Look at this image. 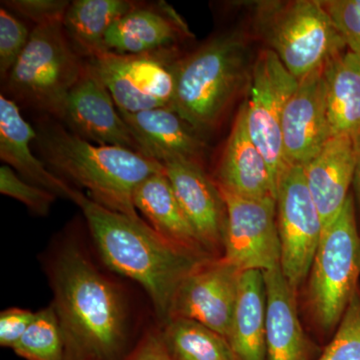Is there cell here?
I'll return each instance as SVG.
<instances>
[{
  "label": "cell",
  "instance_id": "30bf717a",
  "mask_svg": "<svg viewBox=\"0 0 360 360\" xmlns=\"http://www.w3.org/2000/svg\"><path fill=\"white\" fill-rule=\"evenodd\" d=\"M276 221L281 271L298 296L323 231L304 169L300 165L286 168L277 184Z\"/></svg>",
  "mask_w": 360,
  "mask_h": 360
},
{
  "label": "cell",
  "instance_id": "4316f807",
  "mask_svg": "<svg viewBox=\"0 0 360 360\" xmlns=\"http://www.w3.org/2000/svg\"><path fill=\"white\" fill-rule=\"evenodd\" d=\"M13 350L26 360H70L65 333L52 305L35 314Z\"/></svg>",
  "mask_w": 360,
  "mask_h": 360
},
{
  "label": "cell",
  "instance_id": "7a4b0ae2",
  "mask_svg": "<svg viewBox=\"0 0 360 360\" xmlns=\"http://www.w3.org/2000/svg\"><path fill=\"white\" fill-rule=\"evenodd\" d=\"M70 200L82 210L104 264L141 285L161 326L165 323L180 284L207 259L161 238L144 220L108 210L75 187Z\"/></svg>",
  "mask_w": 360,
  "mask_h": 360
},
{
  "label": "cell",
  "instance_id": "6da1fadb",
  "mask_svg": "<svg viewBox=\"0 0 360 360\" xmlns=\"http://www.w3.org/2000/svg\"><path fill=\"white\" fill-rule=\"evenodd\" d=\"M53 304L70 360H120L129 341V307L122 290L84 248L66 243L51 266Z\"/></svg>",
  "mask_w": 360,
  "mask_h": 360
},
{
  "label": "cell",
  "instance_id": "f546056e",
  "mask_svg": "<svg viewBox=\"0 0 360 360\" xmlns=\"http://www.w3.org/2000/svg\"><path fill=\"white\" fill-rule=\"evenodd\" d=\"M30 34L27 26L11 11L0 8V75L6 82L16 61L28 44Z\"/></svg>",
  "mask_w": 360,
  "mask_h": 360
},
{
  "label": "cell",
  "instance_id": "9c48e42d",
  "mask_svg": "<svg viewBox=\"0 0 360 360\" xmlns=\"http://www.w3.org/2000/svg\"><path fill=\"white\" fill-rule=\"evenodd\" d=\"M298 82L276 52L269 49L259 52L251 70L250 98L245 103L246 127L266 160L276 191L288 167L281 135L283 111Z\"/></svg>",
  "mask_w": 360,
  "mask_h": 360
},
{
  "label": "cell",
  "instance_id": "d4e9b609",
  "mask_svg": "<svg viewBox=\"0 0 360 360\" xmlns=\"http://www.w3.org/2000/svg\"><path fill=\"white\" fill-rule=\"evenodd\" d=\"M136 4L127 0H75L63 25L68 41L84 60L105 52L106 33Z\"/></svg>",
  "mask_w": 360,
  "mask_h": 360
},
{
  "label": "cell",
  "instance_id": "d6a6232c",
  "mask_svg": "<svg viewBox=\"0 0 360 360\" xmlns=\"http://www.w3.org/2000/svg\"><path fill=\"white\" fill-rule=\"evenodd\" d=\"M37 312L23 309H8L0 314V345L13 348L34 319Z\"/></svg>",
  "mask_w": 360,
  "mask_h": 360
},
{
  "label": "cell",
  "instance_id": "5b68a950",
  "mask_svg": "<svg viewBox=\"0 0 360 360\" xmlns=\"http://www.w3.org/2000/svg\"><path fill=\"white\" fill-rule=\"evenodd\" d=\"M250 75L245 39L236 33L215 37L179 58L172 110L200 132L212 129Z\"/></svg>",
  "mask_w": 360,
  "mask_h": 360
},
{
  "label": "cell",
  "instance_id": "484cf974",
  "mask_svg": "<svg viewBox=\"0 0 360 360\" xmlns=\"http://www.w3.org/2000/svg\"><path fill=\"white\" fill-rule=\"evenodd\" d=\"M160 331L172 360H239L226 338L200 322L172 319Z\"/></svg>",
  "mask_w": 360,
  "mask_h": 360
},
{
  "label": "cell",
  "instance_id": "603a6c76",
  "mask_svg": "<svg viewBox=\"0 0 360 360\" xmlns=\"http://www.w3.org/2000/svg\"><path fill=\"white\" fill-rule=\"evenodd\" d=\"M227 340L239 360H266V288L260 270L241 274Z\"/></svg>",
  "mask_w": 360,
  "mask_h": 360
},
{
  "label": "cell",
  "instance_id": "8fae6325",
  "mask_svg": "<svg viewBox=\"0 0 360 360\" xmlns=\"http://www.w3.org/2000/svg\"><path fill=\"white\" fill-rule=\"evenodd\" d=\"M219 189L226 208L222 259L241 271L281 266L276 200H253Z\"/></svg>",
  "mask_w": 360,
  "mask_h": 360
},
{
  "label": "cell",
  "instance_id": "5bb4252c",
  "mask_svg": "<svg viewBox=\"0 0 360 360\" xmlns=\"http://www.w3.org/2000/svg\"><path fill=\"white\" fill-rule=\"evenodd\" d=\"M61 122L73 134L91 143L120 146L143 153L110 91L86 61L82 77L68 97Z\"/></svg>",
  "mask_w": 360,
  "mask_h": 360
},
{
  "label": "cell",
  "instance_id": "277c9868",
  "mask_svg": "<svg viewBox=\"0 0 360 360\" xmlns=\"http://www.w3.org/2000/svg\"><path fill=\"white\" fill-rule=\"evenodd\" d=\"M360 231L354 195L322 231L314 262L298 293V309L307 333L321 347L335 335L360 285Z\"/></svg>",
  "mask_w": 360,
  "mask_h": 360
},
{
  "label": "cell",
  "instance_id": "836d02e7",
  "mask_svg": "<svg viewBox=\"0 0 360 360\" xmlns=\"http://www.w3.org/2000/svg\"><path fill=\"white\" fill-rule=\"evenodd\" d=\"M120 360H172L161 340L160 329L146 333L134 349Z\"/></svg>",
  "mask_w": 360,
  "mask_h": 360
},
{
  "label": "cell",
  "instance_id": "4fadbf2b",
  "mask_svg": "<svg viewBox=\"0 0 360 360\" xmlns=\"http://www.w3.org/2000/svg\"><path fill=\"white\" fill-rule=\"evenodd\" d=\"M160 162L184 214L206 250L214 258L224 250L226 208L219 187L201 165L176 156Z\"/></svg>",
  "mask_w": 360,
  "mask_h": 360
},
{
  "label": "cell",
  "instance_id": "9a60e30c",
  "mask_svg": "<svg viewBox=\"0 0 360 360\" xmlns=\"http://www.w3.org/2000/svg\"><path fill=\"white\" fill-rule=\"evenodd\" d=\"M281 135L288 167L307 165L333 137L326 110L323 68L300 79L284 108Z\"/></svg>",
  "mask_w": 360,
  "mask_h": 360
},
{
  "label": "cell",
  "instance_id": "8992f818",
  "mask_svg": "<svg viewBox=\"0 0 360 360\" xmlns=\"http://www.w3.org/2000/svg\"><path fill=\"white\" fill-rule=\"evenodd\" d=\"M255 25L270 51L276 52L298 80L347 51V44L322 1L262 2Z\"/></svg>",
  "mask_w": 360,
  "mask_h": 360
},
{
  "label": "cell",
  "instance_id": "83f0119b",
  "mask_svg": "<svg viewBox=\"0 0 360 360\" xmlns=\"http://www.w3.org/2000/svg\"><path fill=\"white\" fill-rule=\"evenodd\" d=\"M317 360H360V285Z\"/></svg>",
  "mask_w": 360,
  "mask_h": 360
},
{
  "label": "cell",
  "instance_id": "44dd1931",
  "mask_svg": "<svg viewBox=\"0 0 360 360\" xmlns=\"http://www.w3.org/2000/svg\"><path fill=\"white\" fill-rule=\"evenodd\" d=\"M37 139L13 99L0 96V158L26 181L42 187L56 196L70 200L73 187L53 174L44 161L33 155L30 143Z\"/></svg>",
  "mask_w": 360,
  "mask_h": 360
},
{
  "label": "cell",
  "instance_id": "7c38bea8",
  "mask_svg": "<svg viewBox=\"0 0 360 360\" xmlns=\"http://www.w3.org/2000/svg\"><path fill=\"white\" fill-rule=\"evenodd\" d=\"M243 272L221 257L200 262L180 284L168 321L191 319L229 338Z\"/></svg>",
  "mask_w": 360,
  "mask_h": 360
},
{
  "label": "cell",
  "instance_id": "ffe728a7",
  "mask_svg": "<svg viewBox=\"0 0 360 360\" xmlns=\"http://www.w3.org/2000/svg\"><path fill=\"white\" fill-rule=\"evenodd\" d=\"M134 132L144 155L160 161L165 156H176L200 163L205 144L200 131L172 110H155L130 113L118 110Z\"/></svg>",
  "mask_w": 360,
  "mask_h": 360
},
{
  "label": "cell",
  "instance_id": "3957f363",
  "mask_svg": "<svg viewBox=\"0 0 360 360\" xmlns=\"http://www.w3.org/2000/svg\"><path fill=\"white\" fill-rule=\"evenodd\" d=\"M37 131L42 158L53 174L85 189L90 200L103 207L141 219L134 191L163 172L160 161L131 149L91 143L53 120L40 123Z\"/></svg>",
  "mask_w": 360,
  "mask_h": 360
},
{
  "label": "cell",
  "instance_id": "e0dca14e",
  "mask_svg": "<svg viewBox=\"0 0 360 360\" xmlns=\"http://www.w3.org/2000/svg\"><path fill=\"white\" fill-rule=\"evenodd\" d=\"M193 37L176 11L165 2L136 4L106 33L105 51L120 54H143L174 49Z\"/></svg>",
  "mask_w": 360,
  "mask_h": 360
},
{
  "label": "cell",
  "instance_id": "52a82bcc",
  "mask_svg": "<svg viewBox=\"0 0 360 360\" xmlns=\"http://www.w3.org/2000/svg\"><path fill=\"white\" fill-rule=\"evenodd\" d=\"M84 66V59L66 37L63 22L35 26L4 84L14 101L61 120Z\"/></svg>",
  "mask_w": 360,
  "mask_h": 360
},
{
  "label": "cell",
  "instance_id": "1f68e13d",
  "mask_svg": "<svg viewBox=\"0 0 360 360\" xmlns=\"http://www.w3.org/2000/svg\"><path fill=\"white\" fill-rule=\"evenodd\" d=\"M2 6L15 13L35 26L63 22L71 2L68 0H6Z\"/></svg>",
  "mask_w": 360,
  "mask_h": 360
},
{
  "label": "cell",
  "instance_id": "ba28073f",
  "mask_svg": "<svg viewBox=\"0 0 360 360\" xmlns=\"http://www.w3.org/2000/svg\"><path fill=\"white\" fill-rule=\"evenodd\" d=\"M179 59L174 49L143 54L105 51L86 63L110 91L118 110L134 113L172 108Z\"/></svg>",
  "mask_w": 360,
  "mask_h": 360
},
{
  "label": "cell",
  "instance_id": "2e32d148",
  "mask_svg": "<svg viewBox=\"0 0 360 360\" xmlns=\"http://www.w3.org/2000/svg\"><path fill=\"white\" fill-rule=\"evenodd\" d=\"M266 288V360H317L322 349L300 317L297 293L281 266L264 272Z\"/></svg>",
  "mask_w": 360,
  "mask_h": 360
},
{
  "label": "cell",
  "instance_id": "e575fe53",
  "mask_svg": "<svg viewBox=\"0 0 360 360\" xmlns=\"http://www.w3.org/2000/svg\"><path fill=\"white\" fill-rule=\"evenodd\" d=\"M352 195H354L357 224L360 231V143L357 146L356 165H355L354 181H352Z\"/></svg>",
  "mask_w": 360,
  "mask_h": 360
},
{
  "label": "cell",
  "instance_id": "cb8c5ba5",
  "mask_svg": "<svg viewBox=\"0 0 360 360\" xmlns=\"http://www.w3.org/2000/svg\"><path fill=\"white\" fill-rule=\"evenodd\" d=\"M326 103L331 134L360 143V58L347 49L323 68Z\"/></svg>",
  "mask_w": 360,
  "mask_h": 360
},
{
  "label": "cell",
  "instance_id": "7402d4cb",
  "mask_svg": "<svg viewBox=\"0 0 360 360\" xmlns=\"http://www.w3.org/2000/svg\"><path fill=\"white\" fill-rule=\"evenodd\" d=\"M134 203L137 212H141L149 226L161 238L201 259L214 258L206 250L184 214L165 170L151 175L136 187Z\"/></svg>",
  "mask_w": 360,
  "mask_h": 360
},
{
  "label": "cell",
  "instance_id": "f1b7e54d",
  "mask_svg": "<svg viewBox=\"0 0 360 360\" xmlns=\"http://www.w3.org/2000/svg\"><path fill=\"white\" fill-rule=\"evenodd\" d=\"M0 193L20 201L30 212L39 215L47 214L58 198L51 191L26 181L6 165L0 167Z\"/></svg>",
  "mask_w": 360,
  "mask_h": 360
},
{
  "label": "cell",
  "instance_id": "4dcf8cb0",
  "mask_svg": "<svg viewBox=\"0 0 360 360\" xmlns=\"http://www.w3.org/2000/svg\"><path fill=\"white\" fill-rule=\"evenodd\" d=\"M347 49L360 58V0L322 1Z\"/></svg>",
  "mask_w": 360,
  "mask_h": 360
},
{
  "label": "cell",
  "instance_id": "ac0fdd59",
  "mask_svg": "<svg viewBox=\"0 0 360 360\" xmlns=\"http://www.w3.org/2000/svg\"><path fill=\"white\" fill-rule=\"evenodd\" d=\"M357 146L350 137L335 135L303 165L305 179L323 225L340 215L349 198L356 165Z\"/></svg>",
  "mask_w": 360,
  "mask_h": 360
},
{
  "label": "cell",
  "instance_id": "d6986e66",
  "mask_svg": "<svg viewBox=\"0 0 360 360\" xmlns=\"http://www.w3.org/2000/svg\"><path fill=\"white\" fill-rule=\"evenodd\" d=\"M213 180L219 188L243 198L276 200L269 165L248 134L245 103L239 108Z\"/></svg>",
  "mask_w": 360,
  "mask_h": 360
}]
</instances>
